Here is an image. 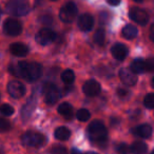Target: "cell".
<instances>
[{
    "label": "cell",
    "instance_id": "obj_1",
    "mask_svg": "<svg viewBox=\"0 0 154 154\" xmlns=\"http://www.w3.org/2000/svg\"><path fill=\"white\" fill-rule=\"evenodd\" d=\"M42 66L37 62H26L20 61L17 63L16 68H10V72H12L14 75L22 77L23 79L28 80L30 82H36L39 79L42 75Z\"/></svg>",
    "mask_w": 154,
    "mask_h": 154
},
{
    "label": "cell",
    "instance_id": "obj_2",
    "mask_svg": "<svg viewBox=\"0 0 154 154\" xmlns=\"http://www.w3.org/2000/svg\"><path fill=\"white\" fill-rule=\"evenodd\" d=\"M88 136L93 143L103 145L108 139L107 128L100 120H94L88 127Z\"/></svg>",
    "mask_w": 154,
    "mask_h": 154
},
{
    "label": "cell",
    "instance_id": "obj_3",
    "mask_svg": "<svg viewBox=\"0 0 154 154\" xmlns=\"http://www.w3.org/2000/svg\"><path fill=\"white\" fill-rule=\"evenodd\" d=\"M29 11H30L29 0H10L7 3V12L16 17L26 15Z\"/></svg>",
    "mask_w": 154,
    "mask_h": 154
},
{
    "label": "cell",
    "instance_id": "obj_4",
    "mask_svg": "<svg viewBox=\"0 0 154 154\" xmlns=\"http://www.w3.org/2000/svg\"><path fill=\"white\" fill-rule=\"evenodd\" d=\"M77 14H78L77 5L73 1H69L60 9L59 18L64 23H70V22L74 21L75 18L77 17Z\"/></svg>",
    "mask_w": 154,
    "mask_h": 154
},
{
    "label": "cell",
    "instance_id": "obj_5",
    "mask_svg": "<svg viewBox=\"0 0 154 154\" xmlns=\"http://www.w3.org/2000/svg\"><path fill=\"white\" fill-rule=\"evenodd\" d=\"M45 136L41 133L34 132V131H28L21 137L22 143L29 147H41L45 143Z\"/></svg>",
    "mask_w": 154,
    "mask_h": 154
},
{
    "label": "cell",
    "instance_id": "obj_6",
    "mask_svg": "<svg viewBox=\"0 0 154 154\" xmlns=\"http://www.w3.org/2000/svg\"><path fill=\"white\" fill-rule=\"evenodd\" d=\"M3 31L9 36H18L22 32V26L18 20L14 18H8L3 23Z\"/></svg>",
    "mask_w": 154,
    "mask_h": 154
},
{
    "label": "cell",
    "instance_id": "obj_7",
    "mask_svg": "<svg viewBox=\"0 0 154 154\" xmlns=\"http://www.w3.org/2000/svg\"><path fill=\"white\" fill-rule=\"evenodd\" d=\"M35 39L40 45H48L56 39V33L51 29L45 28L37 33Z\"/></svg>",
    "mask_w": 154,
    "mask_h": 154
},
{
    "label": "cell",
    "instance_id": "obj_8",
    "mask_svg": "<svg viewBox=\"0 0 154 154\" xmlns=\"http://www.w3.org/2000/svg\"><path fill=\"white\" fill-rule=\"evenodd\" d=\"M45 101L48 105H54L61 97V91L55 85H49L45 89Z\"/></svg>",
    "mask_w": 154,
    "mask_h": 154
},
{
    "label": "cell",
    "instance_id": "obj_9",
    "mask_svg": "<svg viewBox=\"0 0 154 154\" xmlns=\"http://www.w3.org/2000/svg\"><path fill=\"white\" fill-rule=\"evenodd\" d=\"M8 92L11 95V97L15 99L21 98L26 92V86L23 84H21L18 80H13L8 85Z\"/></svg>",
    "mask_w": 154,
    "mask_h": 154
},
{
    "label": "cell",
    "instance_id": "obj_10",
    "mask_svg": "<svg viewBox=\"0 0 154 154\" xmlns=\"http://www.w3.org/2000/svg\"><path fill=\"white\" fill-rule=\"evenodd\" d=\"M129 16L133 21L140 26H146L149 21V14L143 9H138V8H132L129 12Z\"/></svg>",
    "mask_w": 154,
    "mask_h": 154
},
{
    "label": "cell",
    "instance_id": "obj_11",
    "mask_svg": "<svg viewBox=\"0 0 154 154\" xmlns=\"http://www.w3.org/2000/svg\"><path fill=\"white\" fill-rule=\"evenodd\" d=\"M82 91H84V93L87 96L94 97L100 93L101 87L99 85V82H96L95 79H90L85 82V85L82 86Z\"/></svg>",
    "mask_w": 154,
    "mask_h": 154
},
{
    "label": "cell",
    "instance_id": "obj_12",
    "mask_svg": "<svg viewBox=\"0 0 154 154\" xmlns=\"http://www.w3.org/2000/svg\"><path fill=\"white\" fill-rule=\"evenodd\" d=\"M120 80L122 82V84L129 87H133L134 85H136L137 82V76L136 74L132 72L129 69H120L119 73H118Z\"/></svg>",
    "mask_w": 154,
    "mask_h": 154
},
{
    "label": "cell",
    "instance_id": "obj_13",
    "mask_svg": "<svg viewBox=\"0 0 154 154\" xmlns=\"http://www.w3.org/2000/svg\"><path fill=\"white\" fill-rule=\"evenodd\" d=\"M77 26L84 32H89L94 26V18L90 14H82L78 17Z\"/></svg>",
    "mask_w": 154,
    "mask_h": 154
},
{
    "label": "cell",
    "instance_id": "obj_14",
    "mask_svg": "<svg viewBox=\"0 0 154 154\" xmlns=\"http://www.w3.org/2000/svg\"><path fill=\"white\" fill-rule=\"evenodd\" d=\"M129 50L122 43H115L111 48V54L116 60H124L128 56Z\"/></svg>",
    "mask_w": 154,
    "mask_h": 154
},
{
    "label": "cell",
    "instance_id": "obj_15",
    "mask_svg": "<svg viewBox=\"0 0 154 154\" xmlns=\"http://www.w3.org/2000/svg\"><path fill=\"white\" fill-rule=\"evenodd\" d=\"M132 133L135 136L141 137V138H150L152 136V127L148 124H143L132 129Z\"/></svg>",
    "mask_w": 154,
    "mask_h": 154
},
{
    "label": "cell",
    "instance_id": "obj_16",
    "mask_svg": "<svg viewBox=\"0 0 154 154\" xmlns=\"http://www.w3.org/2000/svg\"><path fill=\"white\" fill-rule=\"evenodd\" d=\"M10 52L14 56H17V57H26L29 54V48L21 42H15L13 45H11Z\"/></svg>",
    "mask_w": 154,
    "mask_h": 154
},
{
    "label": "cell",
    "instance_id": "obj_17",
    "mask_svg": "<svg viewBox=\"0 0 154 154\" xmlns=\"http://www.w3.org/2000/svg\"><path fill=\"white\" fill-rule=\"evenodd\" d=\"M130 70L134 74H140V73H143L147 71V63L143 59H135L131 63Z\"/></svg>",
    "mask_w": 154,
    "mask_h": 154
},
{
    "label": "cell",
    "instance_id": "obj_18",
    "mask_svg": "<svg viewBox=\"0 0 154 154\" xmlns=\"http://www.w3.org/2000/svg\"><path fill=\"white\" fill-rule=\"evenodd\" d=\"M58 113L66 117V119H71L73 117V108L69 103H62L59 105L57 109Z\"/></svg>",
    "mask_w": 154,
    "mask_h": 154
},
{
    "label": "cell",
    "instance_id": "obj_19",
    "mask_svg": "<svg viewBox=\"0 0 154 154\" xmlns=\"http://www.w3.org/2000/svg\"><path fill=\"white\" fill-rule=\"evenodd\" d=\"M122 33V36L126 39H134L138 35V30L136 26H132V24H127L126 26H124Z\"/></svg>",
    "mask_w": 154,
    "mask_h": 154
},
{
    "label": "cell",
    "instance_id": "obj_20",
    "mask_svg": "<svg viewBox=\"0 0 154 154\" xmlns=\"http://www.w3.org/2000/svg\"><path fill=\"white\" fill-rule=\"evenodd\" d=\"M130 151L133 154H146L148 151V146L143 141H135L131 145Z\"/></svg>",
    "mask_w": 154,
    "mask_h": 154
},
{
    "label": "cell",
    "instance_id": "obj_21",
    "mask_svg": "<svg viewBox=\"0 0 154 154\" xmlns=\"http://www.w3.org/2000/svg\"><path fill=\"white\" fill-rule=\"evenodd\" d=\"M55 137L58 140H68L71 136V131L66 127H59L55 130Z\"/></svg>",
    "mask_w": 154,
    "mask_h": 154
},
{
    "label": "cell",
    "instance_id": "obj_22",
    "mask_svg": "<svg viewBox=\"0 0 154 154\" xmlns=\"http://www.w3.org/2000/svg\"><path fill=\"white\" fill-rule=\"evenodd\" d=\"M35 103H36V100H35L34 97L32 96V97H30L28 103L22 108L21 114H22V117H23L24 119H26V118H29L31 116V114H32L33 110H34V108H35Z\"/></svg>",
    "mask_w": 154,
    "mask_h": 154
},
{
    "label": "cell",
    "instance_id": "obj_23",
    "mask_svg": "<svg viewBox=\"0 0 154 154\" xmlns=\"http://www.w3.org/2000/svg\"><path fill=\"white\" fill-rule=\"evenodd\" d=\"M61 80L63 84L66 85H72L73 82L75 80V74L72 70L68 69V70H64L61 73Z\"/></svg>",
    "mask_w": 154,
    "mask_h": 154
},
{
    "label": "cell",
    "instance_id": "obj_24",
    "mask_svg": "<svg viewBox=\"0 0 154 154\" xmlns=\"http://www.w3.org/2000/svg\"><path fill=\"white\" fill-rule=\"evenodd\" d=\"M76 117H77V119L79 120V122H88V120L90 119V117H91L90 111H89V110H87V109L78 110V111H77V113H76Z\"/></svg>",
    "mask_w": 154,
    "mask_h": 154
},
{
    "label": "cell",
    "instance_id": "obj_25",
    "mask_svg": "<svg viewBox=\"0 0 154 154\" xmlns=\"http://www.w3.org/2000/svg\"><path fill=\"white\" fill-rule=\"evenodd\" d=\"M105 38H106V35H105V31L103 29H99L95 32L94 35V41L96 45H103V42H105Z\"/></svg>",
    "mask_w": 154,
    "mask_h": 154
},
{
    "label": "cell",
    "instance_id": "obj_26",
    "mask_svg": "<svg viewBox=\"0 0 154 154\" xmlns=\"http://www.w3.org/2000/svg\"><path fill=\"white\" fill-rule=\"evenodd\" d=\"M143 105L149 110L154 109V94L153 93H149L148 95H146L145 99H143Z\"/></svg>",
    "mask_w": 154,
    "mask_h": 154
},
{
    "label": "cell",
    "instance_id": "obj_27",
    "mask_svg": "<svg viewBox=\"0 0 154 154\" xmlns=\"http://www.w3.org/2000/svg\"><path fill=\"white\" fill-rule=\"evenodd\" d=\"M0 113L5 116H11L14 114V108L8 103H3L2 106H0Z\"/></svg>",
    "mask_w": 154,
    "mask_h": 154
},
{
    "label": "cell",
    "instance_id": "obj_28",
    "mask_svg": "<svg viewBox=\"0 0 154 154\" xmlns=\"http://www.w3.org/2000/svg\"><path fill=\"white\" fill-rule=\"evenodd\" d=\"M11 130V124L5 118H0V132H8Z\"/></svg>",
    "mask_w": 154,
    "mask_h": 154
},
{
    "label": "cell",
    "instance_id": "obj_29",
    "mask_svg": "<svg viewBox=\"0 0 154 154\" xmlns=\"http://www.w3.org/2000/svg\"><path fill=\"white\" fill-rule=\"evenodd\" d=\"M52 154H68V149L63 146H60V145H57V146H54L52 148Z\"/></svg>",
    "mask_w": 154,
    "mask_h": 154
},
{
    "label": "cell",
    "instance_id": "obj_30",
    "mask_svg": "<svg viewBox=\"0 0 154 154\" xmlns=\"http://www.w3.org/2000/svg\"><path fill=\"white\" fill-rule=\"evenodd\" d=\"M128 150H129L128 147H127V145L125 143H118V145L116 146V151L119 154H127L128 153Z\"/></svg>",
    "mask_w": 154,
    "mask_h": 154
},
{
    "label": "cell",
    "instance_id": "obj_31",
    "mask_svg": "<svg viewBox=\"0 0 154 154\" xmlns=\"http://www.w3.org/2000/svg\"><path fill=\"white\" fill-rule=\"evenodd\" d=\"M117 94H118V96H119L120 98H127V97L130 95V92H129L128 90H126V89L120 88V89H118V90H117Z\"/></svg>",
    "mask_w": 154,
    "mask_h": 154
},
{
    "label": "cell",
    "instance_id": "obj_32",
    "mask_svg": "<svg viewBox=\"0 0 154 154\" xmlns=\"http://www.w3.org/2000/svg\"><path fill=\"white\" fill-rule=\"evenodd\" d=\"M99 17H100V18H99V20H100V23L103 24V23L108 22V20H109V18H110V15H109V13H108V12H101Z\"/></svg>",
    "mask_w": 154,
    "mask_h": 154
},
{
    "label": "cell",
    "instance_id": "obj_33",
    "mask_svg": "<svg viewBox=\"0 0 154 154\" xmlns=\"http://www.w3.org/2000/svg\"><path fill=\"white\" fill-rule=\"evenodd\" d=\"M146 63H147V71H150L152 72L154 69V61L153 59H149V60H146Z\"/></svg>",
    "mask_w": 154,
    "mask_h": 154
},
{
    "label": "cell",
    "instance_id": "obj_34",
    "mask_svg": "<svg viewBox=\"0 0 154 154\" xmlns=\"http://www.w3.org/2000/svg\"><path fill=\"white\" fill-rule=\"evenodd\" d=\"M40 21L42 22L43 24H51L52 23V18L50 16H43L41 17Z\"/></svg>",
    "mask_w": 154,
    "mask_h": 154
},
{
    "label": "cell",
    "instance_id": "obj_35",
    "mask_svg": "<svg viewBox=\"0 0 154 154\" xmlns=\"http://www.w3.org/2000/svg\"><path fill=\"white\" fill-rule=\"evenodd\" d=\"M110 124H111V126L112 127H116V126H118V125L120 124V120L118 119V118H111V122H110Z\"/></svg>",
    "mask_w": 154,
    "mask_h": 154
},
{
    "label": "cell",
    "instance_id": "obj_36",
    "mask_svg": "<svg viewBox=\"0 0 154 154\" xmlns=\"http://www.w3.org/2000/svg\"><path fill=\"white\" fill-rule=\"evenodd\" d=\"M107 2L112 7H116L120 3V0H107Z\"/></svg>",
    "mask_w": 154,
    "mask_h": 154
},
{
    "label": "cell",
    "instance_id": "obj_37",
    "mask_svg": "<svg viewBox=\"0 0 154 154\" xmlns=\"http://www.w3.org/2000/svg\"><path fill=\"white\" fill-rule=\"evenodd\" d=\"M154 24H151V26H150V40L152 41V42H154Z\"/></svg>",
    "mask_w": 154,
    "mask_h": 154
},
{
    "label": "cell",
    "instance_id": "obj_38",
    "mask_svg": "<svg viewBox=\"0 0 154 154\" xmlns=\"http://www.w3.org/2000/svg\"><path fill=\"white\" fill-rule=\"evenodd\" d=\"M71 154H80L79 150L76 149V148H73L72 150H71Z\"/></svg>",
    "mask_w": 154,
    "mask_h": 154
},
{
    "label": "cell",
    "instance_id": "obj_39",
    "mask_svg": "<svg viewBox=\"0 0 154 154\" xmlns=\"http://www.w3.org/2000/svg\"><path fill=\"white\" fill-rule=\"evenodd\" d=\"M85 154H98V153H95V152H93V151H89V152H86Z\"/></svg>",
    "mask_w": 154,
    "mask_h": 154
},
{
    "label": "cell",
    "instance_id": "obj_40",
    "mask_svg": "<svg viewBox=\"0 0 154 154\" xmlns=\"http://www.w3.org/2000/svg\"><path fill=\"white\" fill-rule=\"evenodd\" d=\"M133 1H135V2H138V3H140V2H143V0H133Z\"/></svg>",
    "mask_w": 154,
    "mask_h": 154
},
{
    "label": "cell",
    "instance_id": "obj_41",
    "mask_svg": "<svg viewBox=\"0 0 154 154\" xmlns=\"http://www.w3.org/2000/svg\"><path fill=\"white\" fill-rule=\"evenodd\" d=\"M152 87L154 88V78H152Z\"/></svg>",
    "mask_w": 154,
    "mask_h": 154
},
{
    "label": "cell",
    "instance_id": "obj_42",
    "mask_svg": "<svg viewBox=\"0 0 154 154\" xmlns=\"http://www.w3.org/2000/svg\"><path fill=\"white\" fill-rule=\"evenodd\" d=\"M150 154H154V152H151V153H150Z\"/></svg>",
    "mask_w": 154,
    "mask_h": 154
},
{
    "label": "cell",
    "instance_id": "obj_43",
    "mask_svg": "<svg viewBox=\"0 0 154 154\" xmlns=\"http://www.w3.org/2000/svg\"><path fill=\"white\" fill-rule=\"evenodd\" d=\"M52 1H56V0H52Z\"/></svg>",
    "mask_w": 154,
    "mask_h": 154
},
{
    "label": "cell",
    "instance_id": "obj_44",
    "mask_svg": "<svg viewBox=\"0 0 154 154\" xmlns=\"http://www.w3.org/2000/svg\"><path fill=\"white\" fill-rule=\"evenodd\" d=\"M0 15H1V11H0Z\"/></svg>",
    "mask_w": 154,
    "mask_h": 154
}]
</instances>
